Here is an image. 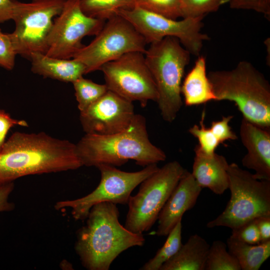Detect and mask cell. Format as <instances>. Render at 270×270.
<instances>
[{"label": "cell", "instance_id": "6da1fadb", "mask_svg": "<svg viewBox=\"0 0 270 270\" xmlns=\"http://www.w3.org/2000/svg\"><path fill=\"white\" fill-rule=\"evenodd\" d=\"M83 166L76 144L44 132H16L0 150V186L20 178L74 170Z\"/></svg>", "mask_w": 270, "mask_h": 270}, {"label": "cell", "instance_id": "7a4b0ae2", "mask_svg": "<svg viewBox=\"0 0 270 270\" xmlns=\"http://www.w3.org/2000/svg\"><path fill=\"white\" fill-rule=\"evenodd\" d=\"M116 204L104 202L94 206L86 224L77 232L75 251L88 270H108L123 252L145 242L142 234L132 232L119 222Z\"/></svg>", "mask_w": 270, "mask_h": 270}, {"label": "cell", "instance_id": "3957f363", "mask_svg": "<svg viewBox=\"0 0 270 270\" xmlns=\"http://www.w3.org/2000/svg\"><path fill=\"white\" fill-rule=\"evenodd\" d=\"M76 144L83 166H118L134 160L144 167L164 161L166 158L165 152L150 141L146 118L139 114H135L130 126L122 131L108 135L86 134Z\"/></svg>", "mask_w": 270, "mask_h": 270}, {"label": "cell", "instance_id": "277c9868", "mask_svg": "<svg viewBox=\"0 0 270 270\" xmlns=\"http://www.w3.org/2000/svg\"><path fill=\"white\" fill-rule=\"evenodd\" d=\"M216 101L234 103L243 118L270 129V84L250 62H240L232 70L208 74Z\"/></svg>", "mask_w": 270, "mask_h": 270}, {"label": "cell", "instance_id": "5b68a950", "mask_svg": "<svg viewBox=\"0 0 270 270\" xmlns=\"http://www.w3.org/2000/svg\"><path fill=\"white\" fill-rule=\"evenodd\" d=\"M190 54L178 38L172 36L150 44L144 53L158 92L156 102L162 118L170 123L183 104L181 86Z\"/></svg>", "mask_w": 270, "mask_h": 270}, {"label": "cell", "instance_id": "8992f818", "mask_svg": "<svg viewBox=\"0 0 270 270\" xmlns=\"http://www.w3.org/2000/svg\"><path fill=\"white\" fill-rule=\"evenodd\" d=\"M228 173L230 198L224 210L206 226L236 229L255 218L270 216V181L259 180L234 162Z\"/></svg>", "mask_w": 270, "mask_h": 270}, {"label": "cell", "instance_id": "52a82bcc", "mask_svg": "<svg viewBox=\"0 0 270 270\" xmlns=\"http://www.w3.org/2000/svg\"><path fill=\"white\" fill-rule=\"evenodd\" d=\"M185 170L178 162L174 160L144 179L136 194L129 198L125 228L136 234L150 230Z\"/></svg>", "mask_w": 270, "mask_h": 270}, {"label": "cell", "instance_id": "ba28073f", "mask_svg": "<svg viewBox=\"0 0 270 270\" xmlns=\"http://www.w3.org/2000/svg\"><path fill=\"white\" fill-rule=\"evenodd\" d=\"M66 0H14L12 20L15 29L9 34L16 54L30 59L33 52L46 53L52 18L61 12Z\"/></svg>", "mask_w": 270, "mask_h": 270}, {"label": "cell", "instance_id": "9c48e42d", "mask_svg": "<svg viewBox=\"0 0 270 270\" xmlns=\"http://www.w3.org/2000/svg\"><path fill=\"white\" fill-rule=\"evenodd\" d=\"M106 22L95 38L73 56L84 65L86 74L125 54L146 51L145 39L126 18L116 14Z\"/></svg>", "mask_w": 270, "mask_h": 270}, {"label": "cell", "instance_id": "30bf717a", "mask_svg": "<svg viewBox=\"0 0 270 270\" xmlns=\"http://www.w3.org/2000/svg\"><path fill=\"white\" fill-rule=\"evenodd\" d=\"M96 168L100 172L101 178L92 192L77 199L58 201L54 208L57 210L70 208L73 218L82 220H86L91 208L98 204H128L133 190L159 168L157 164H153L134 172L122 171L106 164H100Z\"/></svg>", "mask_w": 270, "mask_h": 270}, {"label": "cell", "instance_id": "8fae6325", "mask_svg": "<svg viewBox=\"0 0 270 270\" xmlns=\"http://www.w3.org/2000/svg\"><path fill=\"white\" fill-rule=\"evenodd\" d=\"M128 20L144 38L152 44L167 36L174 37L190 53L199 56L204 42L210 37L202 32L205 16L183 18L180 20L168 18L139 7L121 10L117 12Z\"/></svg>", "mask_w": 270, "mask_h": 270}, {"label": "cell", "instance_id": "7c38bea8", "mask_svg": "<svg viewBox=\"0 0 270 270\" xmlns=\"http://www.w3.org/2000/svg\"><path fill=\"white\" fill-rule=\"evenodd\" d=\"M108 90L130 102H138L142 108L148 102H156L158 92L146 64L144 54L130 52L104 64L100 68Z\"/></svg>", "mask_w": 270, "mask_h": 270}, {"label": "cell", "instance_id": "4fadbf2b", "mask_svg": "<svg viewBox=\"0 0 270 270\" xmlns=\"http://www.w3.org/2000/svg\"><path fill=\"white\" fill-rule=\"evenodd\" d=\"M81 0H66L63 8L53 22L47 38L48 56L70 59L83 45L86 36H96L105 22L86 15L80 8Z\"/></svg>", "mask_w": 270, "mask_h": 270}, {"label": "cell", "instance_id": "5bb4252c", "mask_svg": "<svg viewBox=\"0 0 270 270\" xmlns=\"http://www.w3.org/2000/svg\"><path fill=\"white\" fill-rule=\"evenodd\" d=\"M134 115L132 102L108 90L97 101L80 112V120L86 134L108 135L126 129Z\"/></svg>", "mask_w": 270, "mask_h": 270}, {"label": "cell", "instance_id": "9a60e30c", "mask_svg": "<svg viewBox=\"0 0 270 270\" xmlns=\"http://www.w3.org/2000/svg\"><path fill=\"white\" fill-rule=\"evenodd\" d=\"M202 190L191 172L186 170L158 214L157 236H167L184 212L195 206Z\"/></svg>", "mask_w": 270, "mask_h": 270}, {"label": "cell", "instance_id": "2e32d148", "mask_svg": "<svg viewBox=\"0 0 270 270\" xmlns=\"http://www.w3.org/2000/svg\"><path fill=\"white\" fill-rule=\"evenodd\" d=\"M240 135L247 150L242 160L243 166L253 170L256 178L270 181V129L243 118Z\"/></svg>", "mask_w": 270, "mask_h": 270}, {"label": "cell", "instance_id": "e0dca14e", "mask_svg": "<svg viewBox=\"0 0 270 270\" xmlns=\"http://www.w3.org/2000/svg\"><path fill=\"white\" fill-rule=\"evenodd\" d=\"M194 158L191 174L198 184L208 188L216 194H222L228 188V168L226 158L214 152L204 153L196 144L194 148Z\"/></svg>", "mask_w": 270, "mask_h": 270}, {"label": "cell", "instance_id": "ac0fdd59", "mask_svg": "<svg viewBox=\"0 0 270 270\" xmlns=\"http://www.w3.org/2000/svg\"><path fill=\"white\" fill-rule=\"evenodd\" d=\"M29 60L32 72L44 78L72 83L86 74L84 65L74 58H55L45 54L33 52Z\"/></svg>", "mask_w": 270, "mask_h": 270}, {"label": "cell", "instance_id": "d6986e66", "mask_svg": "<svg viewBox=\"0 0 270 270\" xmlns=\"http://www.w3.org/2000/svg\"><path fill=\"white\" fill-rule=\"evenodd\" d=\"M198 56L181 86V94L186 106H198L216 101L206 72V58L201 56Z\"/></svg>", "mask_w": 270, "mask_h": 270}, {"label": "cell", "instance_id": "ffe728a7", "mask_svg": "<svg viewBox=\"0 0 270 270\" xmlns=\"http://www.w3.org/2000/svg\"><path fill=\"white\" fill-rule=\"evenodd\" d=\"M210 246L200 236L192 235L160 270H205Z\"/></svg>", "mask_w": 270, "mask_h": 270}, {"label": "cell", "instance_id": "44dd1931", "mask_svg": "<svg viewBox=\"0 0 270 270\" xmlns=\"http://www.w3.org/2000/svg\"><path fill=\"white\" fill-rule=\"evenodd\" d=\"M226 244L228 252L236 259L242 270H258L270 256V240L252 244L230 236Z\"/></svg>", "mask_w": 270, "mask_h": 270}, {"label": "cell", "instance_id": "7402d4cb", "mask_svg": "<svg viewBox=\"0 0 270 270\" xmlns=\"http://www.w3.org/2000/svg\"><path fill=\"white\" fill-rule=\"evenodd\" d=\"M136 6V0H81L80 8L87 16L106 21L121 10Z\"/></svg>", "mask_w": 270, "mask_h": 270}, {"label": "cell", "instance_id": "603a6c76", "mask_svg": "<svg viewBox=\"0 0 270 270\" xmlns=\"http://www.w3.org/2000/svg\"><path fill=\"white\" fill-rule=\"evenodd\" d=\"M182 220L178 222L167 235L164 245L153 258L140 268L142 270H160L162 266L172 258L180 249L182 242Z\"/></svg>", "mask_w": 270, "mask_h": 270}, {"label": "cell", "instance_id": "cb8c5ba5", "mask_svg": "<svg viewBox=\"0 0 270 270\" xmlns=\"http://www.w3.org/2000/svg\"><path fill=\"white\" fill-rule=\"evenodd\" d=\"M205 270H241L236 259L227 250L226 244L220 240L210 246Z\"/></svg>", "mask_w": 270, "mask_h": 270}, {"label": "cell", "instance_id": "d4e9b609", "mask_svg": "<svg viewBox=\"0 0 270 270\" xmlns=\"http://www.w3.org/2000/svg\"><path fill=\"white\" fill-rule=\"evenodd\" d=\"M72 84L80 112L86 109L108 90L105 84H96L83 76L76 80Z\"/></svg>", "mask_w": 270, "mask_h": 270}, {"label": "cell", "instance_id": "484cf974", "mask_svg": "<svg viewBox=\"0 0 270 270\" xmlns=\"http://www.w3.org/2000/svg\"><path fill=\"white\" fill-rule=\"evenodd\" d=\"M182 0H136V6L168 18L181 17Z\"/></svg>", "mask_w": 270, "mask_h": 270}, {"label": "cell", "instance_id": "4316f807", "mask_svg": "<svg viewBox=\"0 0 270 270\" xmlns=\"http://www.w3.org/2000/svg\"><path fill=\"white\" fill-rule=\"evenodd\" d=\"M225 0H182L181 17L183 18L205 16L216 12Z\"/></svg>", "mask_w": 270, "mask_h": 270}, {"label": "cell", "instance_id": "83f0119b", "mask_svg": "<svg viewBox=\"0 0 270 270\" xmlns=\"http://www.w3.org/2000/svg\"><path fill=\"white\" fill-rule=\"evenodd\" d=\"M205 118L206 110L204 109L199 125L194 124L189 128L188 132L197 138L200 149L204 153L211 154L216 152L215 151L220 144L210 128L206 126Z\"/></svg>", "mask_w": 270, "mask_h": 270}, {"label": "cell", "instance_id": "f1b7e54d", "mask_svg": "<svg viewBox=\"0 0 270 270\" xmlns=\"http://www.w3.org/2000/svg\"><path fill=\"white\" fill-rule=\"evenodd\" d=\"M16 55L9 34L3 32L0 28V66L12 70Z\"/></svg>", "mask_w": 270, "mask_h": 270}, {"label": "cell", "instance_id": "f546056e", "mask_svg": "<svg viewBox=\"0 0 270 270\" xmlns=\"http://www.w3.org/2000/svg\"><path fill=\"white\" fill-rule=\"evenodd\" d=\"M231 8L252 10L270 20V0H228Z\"/></svg>", "mask_w": 270, "mask_h": 270}, {"label": "cell", "instance_id": "4dcf8cb0", "mask_svg": "<svg viewBox=\"0 0 270 270\" xmlns=\"http://www.w3.org/2000/svg\"><path fill=\"white\" fill-rule=\"evenodd\" d=\"M234 116H223L220 120L212 121L210 127L212 134L218 140L220 144H222L226 140H234L238 138V136L229 125L230 121Z\"/></svg>", "mask_w": 270, "mask_h": 270}, {"label": "cell", "instance_id": "1f68e13d", "mask_svg": "<svg viewBox=\"0 0 270 270\" xmlns=\"http://www.w3.org/2000/svg\"><path fill=\"white\" fill-rule=\"evenodd\" d=\"M231 236L249 244H256L261 242L260 232L254 220L232 230Z\"/></svg>", "mask_w": 270, "mask_h": 270}, {"label": "cell", "instance_id": "d6a6232c", "mask_svg": "<svg viewBox=\"0 0 270 270\" xmlns=\"http://www.w3.org/2000/svg\"><path fill=\"white\" fill-rule=\"evenodd\" d=\"M15 126H28L26 120L14 119L5 110L0 109V150L6 142L8 130Z\"/></svg>", "mask_w": 270, "mask_h": 270}, {"label": "cell", "instance_id": "836d02e7", "mask_svg": "<svg viewBox=\"0 0 270 270\" xmlns=\"http://www.w3.org/2000/svg\"><path fill=\"white\" fill-rule=\"evenodd\" d=\"M14 188V182L0 186V212H10L14 209V204L8 200Z\"/></svg>", "mask_w": 270, "mask_h": 270}, {"label": "cell", "instance_id": "e575fe53", "mask_svg": "<svg viewBox=\"0 0 270 270\" xmlns=\"http://www.w3.org/2000/svg\"><path fill=\"white\" fill-rule=\"evenodd\" d=\"M254 220L260 232L261 242L270 240V216H260Z\"/></svg>", "mask_w": 270, "mask_h": 270}, {"label": "cell", "instance_id": "d590c367", "mask_svg": "<svg viewBox=\"0 0 270 270\" xmlns=\"http://www.w3.org/2000/svg\"><path fill=\"white\" fill-rule=\"evenodd\" d=\"M14 0H0V24L12 20Z\"/></svg>", "mask_w": 270, "mask_h": 270}]
</instances>
